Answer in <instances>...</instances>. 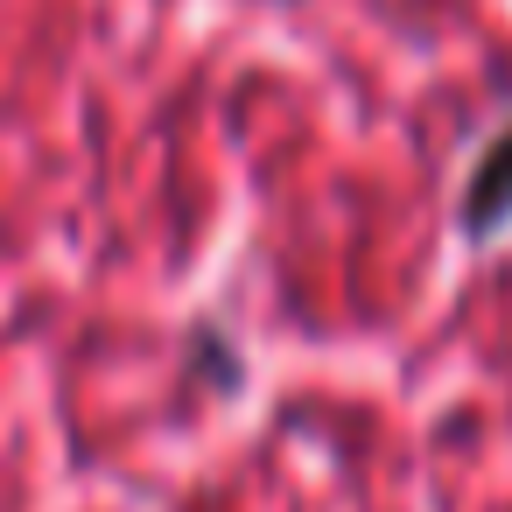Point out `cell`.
<instances>
[{
  "mask_svg": "<svg viewBox=\"0 0 512 512\" xmlns=\"http://www.w3.org/2000/svg\"><path fill=\"white\" fill-rule=\"evenodd\" d=\"M505 225H512V127L477 155V169L463 176V197H456V232L470 246H484Z\"/></svg>",
  "mask_w": 512,
  "mask_h": 512,
  "instance_id": "obj_1",
  "label": "cell"
},
{
  "mask_svg": "<svg viewBox=\"0 0 512 512\" xmlns=\"http://www.w3.org/2000/svg\"><path fill=\"white\" fill-rule=\"evenodd\" d=\"M197 358H204V372H211V379H225V386H239V365H232V351H225V337H211V330H204V337H197Z\"/></svg>",
  "mask_w": 512,
  "mask_h": 512,
  "instance_id": "obj_2",
  "label": "cell"
}]
</instances>
